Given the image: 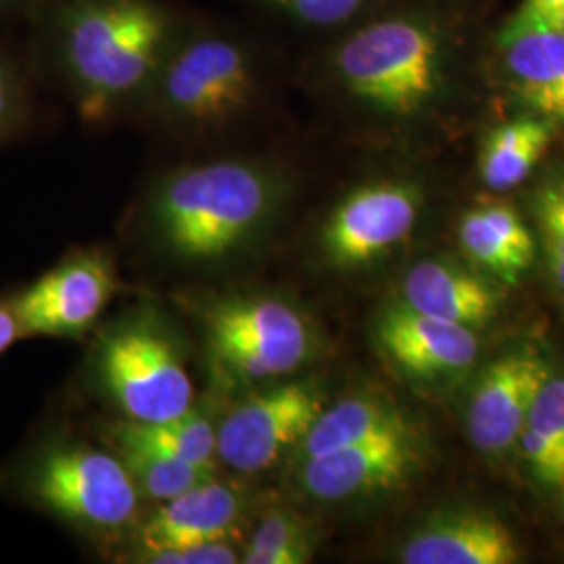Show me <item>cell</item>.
Listing matches in <instances>:
<instances>
[{"mask_svg": "<svg viewBox=\"0 0 564 564\" xmlns=\"http://www.w3.org/2000/svg\"><path fill=\"white\" fill-rule=\"evenodd\" d=\"M533 212L552 281L564 293V178H550L538 186Z\"/></svg>", "mask_w": 564, "mask_h": 564, "instance_id": "26", "label": "cell"}, {"mask_svg": "<svg viewBox=\"0 0 564 564\" xmlns=\"http://www.w3.org/2000/svg\"><path fill=\"white\" fill-rule=\"evenodd\" d=\"M402 412L375 395H351L324 408L302 440L300 456L316 458L351 445L377 440L384 433L408 426Z\"/></svg>", "mask_w": 564, "mask_h": 564, "instance_id": "18", "label": "cell"}, {"mask_svg": "<svg viewBox=\"0 0 564 564\" xmlns=\"http://www.w3.org/2000/svg\"><path fill=\"white\" fill-rule=\"evenodd\" d=\"M314 558V535L302 517L289 510H272L253 531L245 564H305Z\"/></svg>", "mask_w": 564, "mask_h": 564, "instance_id": "23", "label": "cell"}, {"mask_svg": "<svg viewBox=\"0 0 564 564\" xmlns=\"http://www.w3.org/2000/svg\"><path fill=\"white\" fill-rule=\"evenodd\" d=\"M563 2L564 0H521V4L517 7V11L512 13L510 20H527L531 15H538V13H544L547 9H554Z\"/></svg>", "mask_w": 564, "mask_h": 564, "instance_id": "34", "label": "cell"}, {"mask_svg": "<svg viewBox=\"0 0 564 564\" xmlns=\"http://www.w3.org/2000/svg\"><path fill=\"white\" fill-rule=\"evenodd\" d=\"M99 372L134 423H163L193 408L195 389L178 349L155 324H121L102 339Z\"/></svg>", "mask_w": 564, "mask_h": 564, "instance_id": "7", "label": "cell"}, {"mask_svg": "<svg viewBox=\"0 0 564 564\" xmlns=\"http://www.w3.org/2000/svg\"><path fill=\"white\" fill-rule=\"evenodd\" d=\"M561 505H563V512H564V481H563V485H561Z\"/></svg>", "mask_w": 564, "mask_h": 564, "instance_id": "35", "label": "cell"}, {"mask_svg": "<svg viewBox=\"0 0 564 564\" xmlns=\"http://www.w3.org/2000/svg\"><path fill=\"white\" fill-rule=\"evenodd\" d=\"M116 445H118V458L128 470L137 491L158 502L172 500L184 494L186 489L214 477L212 466L186 463L182 458L170 456L160 449L144 447V445L123 444V442H116Z\"/></svg>", "mask_w": 564, "mask_h": 564, "instance_id": "21", "label": "cell"}, {"mask_svg": "<svg viewBox=\"0 0 564 564\" xmlns=\"http://www.w3.org/2000/svg\"><path fill=\"white\" fill-rule=\"evenodd\" d=\"M207 341L224 368L245 383L281 379L312 358L314 335L302 312L276 297L251 295L214 303Z\"/></svg>", "mask_w": 564, "mask_h": 564, "instance_id": "6", "label": "cell"}, {"mask_svg": "<svg viewBox=\"0 0 564 564\" xmlns=\"http://www.w3.org/2000/svg\"><path fill=\"white\" fill-rule=\"evenodd\" d=\"M421 463L412 424L377 440L302 460L303 491L323 502H343L402 485Z\"/></svg>", "mask_w": 564, "mask_h": 564, "instance_id": "11", "label": "cell"}, {"mask_svg": "<svg viewBox=\"0 0 564 564\" xmlns=\"http://www.w3.org/2000/svg\"><path fill=\"white\" fill-rule=\"evenodd\" d=\"M239 556L241 554L230 544V540L160 552H141L142 563L153 564H235L241 561Z\"/></svg>", "mask_w": 564, "mask_h": 564, "instance_id": "30", "label": "cell"}, {"mask_svg": "<svg viewBox=\"0 0 564 564\" xmlns=\"http://www.w3.org/2000/svg\"><path fill=\"white\" fill-rule=\"evenodd\" d=\"M477 209L498 239L529 268L533 262V239L521 216L505 203H487Z\"/></svg>", "mask_w": 564, "mask_h": 564, "instance_id": "28", "label": "cell"}, {"mask_svg": "<svg viewBox=\"0 0 564 564\" xmlns=\"http://www.w3.org/2000/svg\"><path fill=\"white\" fill-rule=\"evenodd\" d=\"M216 431L218 426L191 408L176 419L163 423H121L113 431V442L144 445L151 449H160L170 456L182 458L186 463L212 466L218 458L216 454Z\"/></svg>", "mask_w": 564, "mask_h": 564, "instance_id": "20", "label": "cell"}, {"mask_svg": "<svg viewBox=\"0 0 564 564\" xmlns=\"http://www.w3.org/2000/svg\"><path fill=\"white\" fill-rule=\"evenodd\" d=\"M405 564H514L521 545L498 517L481 510L442 512L414 529L402 547Z\"/></svg>", "mask_w": 564, "mask_h": 564, "instance_id": "14", "label": "cell"}, {"mask_svg": "<svg viewBox=\"0 0 564 564\" xmlns=\"http://www.w3.org/2000/svg\"><path fill=\"white\" fill-rule=\"evenodd\" d=\"M419 214L421 193L412 182L379 178L358 184L324 223V256L339 268L375 262L405 241Z\"/></svg>", "mask_w": 564, "mask_h": 564, "instance_id": "10", "label": "cell"}, {"mask_svg": "<svg viewBox=\"0 0 564 564\" xmlns=\"http://www.w3.org/2000/svg\"><path fill=\"white\" fill-rule=\"evenodd\" d=\"M272 55L260 25L191 11L139 113L181 137L226 134L262 109Z\"/></svg>", "mask_w": 564, "mask_h": 564, "instance_id": "2", "label": "cell"}, {"mask_svg": "<svg viewBox=\"0 0 564 564\" xmlns=\"http://www.w3.org/2000/svg\"><path fill=\"white\" fill-rule=\"evenodd\" d=\"M500 48L512 90L547 121H564V32L508 30Z\"/></svg>", "mask_w": 564, "mask_h": 564, "instance_id": "16", "label": "cell"}, {"mask_svg": "<svg viewBox=\"0 0 564 564\" xmlns=\"http://www.w3.org/2000/svg\"><path fill=\"white\" fill-rule=\"evenodd\" d=\"M324 74L364 111L408 120L421 113L442 86L444 46L429 21L389 13L343 34L326 51Z\"/></svg>", "mask_w": 564, "mask_h": 564, "instance_id": "4", "label": "cell"}, {"mask_svg": "<svg viewBox=\"0 0 564 564\" xmlns=\"http://www.w3.org/2000/svg\"><path fill=\"white\" fill-rule=\"evenodd\" d=\"M402 303L408 307L463 326H484L496 314L498 300L489 284L456 263H416L402 282Z\"/></svg>", "mask_w": 564, "mask_h": 564, "instance_id": "17", "label": "cell"}, {"mask_svg": "<svg viewBox=\"0 0 564 564\" xmlns=\"http://www.w3.org/2000/svg\"><path fill=\"white\" fill-rule=\"evenodd\" d=\"M324 410L312 381L281 383L237 405L216 431L218 458L241 473H262L293 447Z\"/></svg>", "mask_w": 564, "mask_h": 564, "instance_id": "8", "label": "cell"}, {"mask_svg": "<svg viewBox=\"0 0 564 564\" xmlns=\"http://www.w3.org/2000/svg\"><path fill=\"white\" fill-rule=\"evenodd\" d=\"M552 142V121L527 116L506 121L485 139L479 172L494 191H510L527 181Z\"/></svg>", "mask_w": 564, "mask_h": 564, "instance_id": "19", "label": "cell"}, {"mask_svg": "<svg viewBox=\"0 0 564 564\" xmlns=\"http://www.w3.org/2000/svg\"><path fill=\"white\" fill-rule=\"evenodd\" d=\"M519 444L523 449L524 460L535 473V477L545 485L561 487L564 481V447L552 444L542 433L523 426Z\"/></svg>", "mask_w": 564, "mask_h": 564, "instance_id": "29", "label": "cell"}, {"mask_svg": "<svg viewBox=\"0 0 564 564\" xmlns=\"http://www.w3.org/2000/svg\"><path fill=\"white\" fill-rule=\"evenodd\" d=\"M21 341L20 321L11 300H0V356Z\"/></svg>", "mask_w": 564, "mask_h": 564, "instance_id": "32", "label": "cell"}, {"mask_svg": "<svg viewBox=\"0 0 564 564\" xmlns=\"http://www.w3.org/2000/svg\"><path fill=\"white\" fill-rule=\"evenodd\" d=\"M239 494L214 477L165 500L141 524V552L230 540L241 517Z\"/></svg>", "mask_w": 564, "mask_h": 564, "instance_id": "15", "label": "cell"}, {"mask_svg": "<svg viewBox=\"0 0 564 564\" xmlns=\"http://www.w3.org/2000/svg\"><path fill=\"white\" fill-rule=\"evenodd\" d=\"M550 375L531 347L512 351L485 370L468 403V437L485 454H505L519 444L533 398Z\"/></svg>", "mask_w": 564, "mask_h": 564, "instance_id": "12", "label": "cell"}, {"mask_svg": "<svg viewBox=\"0 0 564 564\" xmlns=\"http://www.w3.org/2000/svg\"><path fill=\"white\" fill-rule=\"evenodd\" d=\"M36 82L25 44L0 34V147L15 141L32 120Z\"/></svg>", "mask_w": 564, "mask_h": 564, "instance_id": "22", "label": "cell"}, {"mask_svg": "<svg viewBox=\"0 0 564 564\" xmlns=\"http://www.w3.org/2000/svg\"><path fill=\"white\" fill-rule=\"evenodd\" d=\"M505 28L508 30H550V32H564V2L547 9L544 13L531 15L527 20H508Z\"/></svg>", "mask_w": 564, "mask_h": 564, "instance_id": "31", "label": "cell"}, {"mask_svg": "<svg viewBox=\"0 0 564 564\" xmlns=\"http://www.w3.org/2000/svg\"><path fill=\"white\" fill-rule=\"evenodd\" d=\"M458 239L466 258L479 268L508 284L521 281L527 265L498 239V235L485 223L477 207L464 214L458 228Z\"/></svg>", "mask_w": 564, "mask_h": 564, "instance_id": "25", "label": "cell"}, {"mask_svg": "<svg viewBox=\"0 0 564 564\" xmlns=\"http://www.w3.org/2000/svg\"><path fill=\"white\" fill-rule=\"evenodd\" d=\"M193 9L176 0H36L25 51L88 126L139 113Z\"/></svg>", "mask_w": 564, "mask_h": 564, "instance_id": "1", "label": "cell"}, {"mask_svg": "<svg viewBox=\"0 0 564 564\" xmlns=\"http://www.w3.org/2000/svg\"><path fill=\"white\" fill-rule=\"evenodd\" d=\"M375 333L389 360L416 379L458 375L479 354L473 328L426 316L402 302L384 307Z\"/></svg>", "mask_w": 564, "mask_h": 564, "instance_id": "13", "label": "cell"}, {"mask_svg": "<svg viewBox=\"0 0 564 564\" xmlns=\"http://www.w3.org/2000/svg\"><path fill=\"white\" fill-rule=\"evenodd\" d=\"M36 0H0V25L23 21Z\"/></svg>", "mask_w": 564, "mask_h": 564, "instance_id": "33", "label": "cell"}, {"mask_svg": "<svg viewBox=\"0 0 564 564\" xmlns=\"http://www.w3.org/2000/svg\"><path fill=\"white\" fill-rule=\"evenodd\" d=\"M249 13L262 23L276 21L282 25L330 32L360 18L370 0H239Z\"/></svg>", "mask_w": 564, "mask_h": 564, "instance_id": "24", "label": "cell"}, {"mask_svg": "<svg viewBox=\"0 0 564 564\" xmlns=\"http://www.w3.org/2000/svg\"><path fill=\"white\" fill-rule=\"evenodd\" d=\"M9 484L25 505L88 529L123 527L139 508V491L120 458L61 437L23 452Z\"/></svg>", "mask_w": 564, "mask_h": 564, "instance_id": "5", "label": "cell"}, {"mask_svg": "<svg viewBox=\"0 0 564 564\" xmlns=\"http://www.w3.org/2000/svg\"><path fill=\"white\" fill-rule=\"evenodd\" d=\"M291 191L279 163L232 153L167 170L147 199L163 247L182 262H220L260 235Z\"/></svg>", "mask_w": 564, "mask_h": 564, "instance_id": "3", "label": "cell"}, {"mask_svg": "<svg viewBox=\"0 0 564 564\" xmlns=\"http://www.w3.org/2000/svg\"><path fill=\"white\" fill-rule=\"evenodd\" d=\"M524 426L564 447V377H545L529 408Z\"/></svg>", "mask_w": 564, "mask_h": 564, "instance_id": "27", "label": "cell"}, {"mask_svg": "<svg viewBox=\"0 0 564 564\" xmlns=\"http://www.w3.org/2000/svg\"><path fill=\"white\" fill-rule=\"evenodd\" d=\"M116 289V272L105 253L65 258L11 297L21 339L80 337L97 323Z\"/></svg>", "mask_w": 564, "mask_h": 564, "instance_id": "9", "label": "cell"}]
</instances>
